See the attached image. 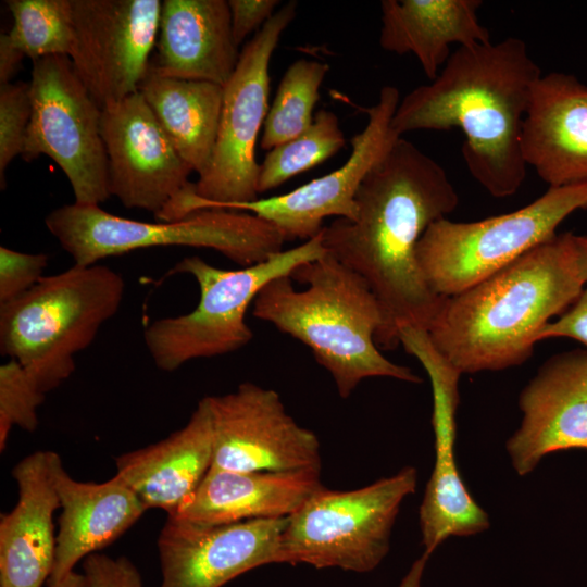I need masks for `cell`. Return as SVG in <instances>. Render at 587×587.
I'll list each match as a JSON object with an SVG mask.
<instances>
[{
    "instance_id": "1",
    "label": "cell",
    "mask_w": 587,
    "mask_h": 587,
    "mask_svg": "<svg viewBox=\"0 0 587 587\" xmlns=\"http://www.w3.org/2000/svg\"><path fill=\"white\" fill-rule=\"evenodd\" d=\"M458 203L442 166L399 137L360 185L355 217L323 227L326 252L360 275L379 302L384 327L375 338L378 347L398 346L401 326L427 330L438 312L445 297L424 278L416 246L428 226Z\"/></svg>"
},
{
    "instance_id": "2",
    "label": "cell",
    "mask_w": 587,
    "mask_h": 587,
    "mask_svg": "<svg viewBox=\"0 0 587 587\" xmlns=\"http://www.w3.org/2000/svg\"><path fill=\"white\" fill-rule=\"evenodd\" d=\"M541 75L520 38L458 47L434 80L400 100L391 127L399 137L460 128L473 178L495 198L513 196L526 176L521 133Z\"/></svg>"
},
{
    "instance_id": "3",
    "label": "cell",
    "mask_w": 587,
    "mask_h": 587,
    "mask_svg": "<svg viewBox=\"0 0 587 587\" xmlns=\"http://www.w3.org/2000/svg\"><path fill=\"white\" fill-rule=\"evenodd\" d=\"M585 284L575 234H560L445 297L427 333L461 374L520 365L532 355L539 330L573 304Z\"/></svg>"
},
{
    "instance_id": "4",
    "label": "cell",
    "mask_w": 587,
    "mask_h": 587,
    "mask_svg": "<svg viewBox=\"0 0 587 587\" xmlns=\"http://www.w3.org/2000/svg\"><path fill=\"white\" fill-rule=\"evenodd\" d=\"M252 314L302 344L347 399L369 377L421 383L411 369L384 357L375 338L384 314L367 283L327 252L273 279L253 301Z\"/></svg>"
},
{
    "instance_id": "5",
    "label": "cell",
    "mask_w": 587,
    "mask_h": 587,
    "mask_svg": "<svg viewBox=\"0 0 587 587\" xmlns=\"http://www.w3.org/2000/svg\"><path fill=\"white\" fill-rule=\"evenodd\" d=\"M124 292L122 275L98 263L42 276L0 304L1 354L16 360L45 394L58 388L74 373V357L117 313Z\"/></svg>"
},
{
    "instance_id": "6",
    "label": "cell",
    "mask_w": 587,
    "mask_h": 587,
    "mask_svg": "<svg viewBox=\"0 0 587 587\" xmlns=\"http://www.w3.org/2000/svg\"><path fill=\"white\" fill-rule=\"evenodd\" d=\"M45 224L74 264L88 266L105 258L151 247L211 249L236 264L249 266L283 250L282 233L246 211L203 209L175 221L142 222L121 217L100 205L65 204Z\"/></svg>"
},
{
    "instance_id": "7",
    "label": "cell",
    "mask_w": 587,
    "mask_h": 587,
    "mask_svg": "<svg viewBox=\"0 0 587 587\" xmlns=\"http://www.w3.org/2000/svg\"><path fill=\"white\" fill-rule=\"evenodd\" d=\"M325 253L320 233L295 248L238 270L215 267L198 255L184 258L167 276H192L200 289L199 302L189 313L159 319L146 327L143 340L154 364L173 372L191 360L241 349L253 337L246 313L262 288Z\"/></svg>"
},
{
    "instance_id": "8",
    "label": "cell",
    "mask_w": 587,
    "mask_h": 587,
    "mask_svg": "<svg viewBox=\"0 0 587 587\" xmlns=\"http://www.w3.org/2000/svg\"><path fill=\"white\" fill-rule=\"evenodd\" d=\"M297 2L289 1L245 45L223 87V104L208 167L157 216L175 221L191 212L259 199L255 145L268 112L270 62L292 23Z\"/></svg>"
},
{
    "instance_id": "9",
    "label": "cell",
    "mask_w": 587,
    "mask_h": 587,
    "mask_svg": "<svg viewBox=\"0 0 587 587\" xmlns=\"http://www.w3.org/2000/svg\"><path fill=\"white\" fill-rule=\"evenodd\" d=\"M587 208V182L548 190L516 211L476 222H434L416 246L428 286L441 297L457 295L557 236L559 225Z\"/></svg>"
},
{
    "instance_id": "10",
    "label": "cell",
    "mask_w": 587,
    "mask_h": 587,
    "mask_svg": "<svg viewBox=\"0 0 587 587\" xmlns=\"http://www.w3.org/2000/svg\"><path fill=\"white\" fill-rule=\"evenodd\" d=\"M416 486V469L405 466L354 490L321 487L287 519L279 563L373 571L388 553L400 507Z\"/></svg>"
},
{
    "instance_id": "11",
    "label": "cell",
    "mask_w": 587,
    "mask_h": 587,
    "mask_svg": "<svg viewBox=\"0 0 587 587\" xmlns=\"http://www.w3.org/2000/svg\"><path fill=\"white\" fill-rule=\"evenodd\" d=\"M32 115L22 157L47 155L66 175L76 204L100 205L111 197L101 136V107L67 55L33 61Z\"/></svg>"
},
{
    "instance_id": "12",
    "label": "cell",
    "mask_w": 587,
    "mask_h": 587,
    "mask_svg": "<svg viewBox=\"0 0 587 587\" xmlns=\"http://www.w3.org/2000/svg\"><path fill=\"white\" fill-rule=\"evenodd\" d=\"M213 436L210 469L237 472L321 471L317 436L287 412L277 391L245 382L205 396Z\"/></svg>"
},
{
    "instance_id": "13",
    "label": "cell",
    "mask_w": 587,
    "mask_h": 587,
    "mask_svg": "<svg viewBox=\"0 0 587 587\" xmlns=\"http://www.w3.org/2000/svg\"><path fill=\"white\" fill-rule=\"evenodd\" d=\"M75 47L71 60L102 108L139 91L157 45L159 0H72Z\"/></svg>"
},
{
    "instance_id": "14",
    "label": "cell",
    "mask_w": 587,
    "mask_h": 587,
    "mask_svg": "<svg viewBox=\"0 0 587 587\" xmlns=\"http://www.w3.org/2000/svg\"><path fill=\"white\" fill-rule=\"evenodd\" d=\"M398 337L425 369L432 385L435 463L420 507L422 542L430 555L449 537L486 530L489 519L466 489L455 463L460 371L438 351L426 329L405 325Z\"/></svg>"
},
{
    "instance_id": "15",
    "label": "cell",
    "mask_w": 587,
    "mask_h": 587,
    "mask_svg": "<svg viewBox=\"0 0 587 587\" xmlns=\"http://www.w3.org/2000/svg\"><path fill=\"white\" fill-rule=\"evenodd\" d=\"M400 102L399 90L384 86L378 101L365 109L367 123L351 138V153L337 170L287 193L232 203L214 209L246 211L273 224L285 241H307L317 236L326 217L353 220L355 196L371 168L399 138L391 127Z\"/></svg>"
},
{
    "instance_id": "16",
    "label": "cell",
    "mask_w": 587,
    "mask_h": 587,
    "mask_svg": "<svg viewBox=\"0 0 587 587\" xmlns=\"http://www.w3.org/2000/svg\"><path fill=\"white\" fill-rule=\"evenodd\" d=\"M100 129L109 191L125 208L147 210L155 216L189 185L192 168L139 91L102 108Z\"/></svg>"
},
{
    "instance_id": "17",
    "label": "cell",
    "mask_w": 587,
    "mask_h": 587,
    "mask_svg": "<svg viewBox=\"0 0 587 587\" xmlns=\"http://www.w3.org/2000/svg\"><path fill=\"white\" fill-rule=\"evenodd\" d=\"M287 519L204 525L167 517L158 538L160 587H222L248 571L279 563Z\"/></svg>"
},
{
    "instance_id": "18",
    "label": "cell",
    "mask_w": 587,
    "mask_h": 587,
    "mask_svg": "<svg viewBox=\"0 0 587 587\" xmlns=\"http://www.w3.org/2000/svg\"><path fill=\"white\" fill-rule=\"evenodd\" d=\"M523 419L507 441L515 472L524 476L552 452L587 449V350L552 357L520 395Z\"/></svg>"
},
{
    "instance_id": "19",
    "label": "cell",
    "mask_w": 587,
    "mask_h": 587,
    "mask_svg": "<svg viewBox=\"0 0 587 587\" xmlns=\"http://www.w3.org/2000/svg\"><path fill=\"white\" fill-rule=\"evenodd\" d=\"M521 150L549 187L587 182V86L552 72L534 85L523 121Z\"/></svg>"
},
{
    "instance_id": "20",
    "label": "cell",
    "mask_w": 587,
    "mask_h": 587,
    "mask_svg": "<svg viewBox=\"0 0 587 587\" xmlns=\"http://www.w3.org/2000/svg\"><path fill=\"white\" fill-rule=\"evenodd\" d=\"M51 471L62 510L54 565L47 582L49 587H54L80 560L122 536L147 509L116 475L103 483L76 480L54 451H51Z\"/></svg>"
},
{
    "instance_id": "21",
    "label": "cell",
    "mask_w": 587,
    "mask_h": 587,
    "mask_svg": "<svg viewBox=\"0 0 587 587\" xmlns=\"http://www.w3.org/2000/svg\"><path fill=\"white\" fill-rule=\"evenodd\" d=\"M15 507L0 517V587H41L54 565L53 513L60 508L51 451H36L12 470Z\"/></svg>"
},
{
    "instance_id": "22",
    "label": "cell",
    "mask_w": 587,
    "mask_h": 587,
    "mask_svg": "<svg viewBox=\"0 0 587 587\" xmlns=\"http://www.w3.org/2000/svg\"><path fill=\"white\" fill-rule=\"evenodd\" d=\"M157 55L150 70L164 77L209 82L224 87L240 51L226 0H164Z\"/></svg>"
},
{
    "instance_id": "23",
    "label": "cell",
    "mask_w": 587,
    "mask_h": 587,
    "mask_svg": "<svg viewBox=\"0 0 587 587\" xmlns=\"http://www.w3.org/2000/svg\"><path fill=\"white\" fill-rule=\"evenodd\" d=\"M323 484L321 471L237 472L210 469L170 519L204 525L289 517Z\"/></svg>"
},
{
    "instance_id": "24",
    "label": "cell",
    "mask_w": 587,
    "mask_h": 587,
    "mask_svg": "<svg viewBox=\"0 0 587 587\" xmlns=\"http://www.w3.org/2000/svg\"><path fill=\"white\" fill-rule=\"evenodd\" d=\"M213 436L201 399L184 427L115 460L116 476L147 510L162 509L172 517L195 492L211 467Z\"/></svg>"
},
{
    "instance_id": "25",
    "label": "cell",
    "mask_w": 587,
    "mask_h": 587,
    "mask_svg": "<svg viewBox=\"0 0 587 587\" xmlns=\"http://www.w3.org/2000/svg\"><path fill=\"white\" fill-rule=\"evenodd\" d=\"M479 0H383L379 45L399 55L413 53L429 80L451 55L450 47L490 42L479 23Z\"/></svg>"
},
{
    "instance_id": "26",
    "label": "cell",
    "mask_w": 587,
    "mask_h": 587,
    "mask_svg": "<svg viewBox=\"0 0 587 587\" xmlns=\"http://www.w3.org/2000/svg\"><path fill=\"white\" fill-rule=\"evenodd\" d=\"M139 92L183 160L198 175L204 172L216 140L223 87L164 77L149 68Z\"/></svg>"
},
{
    "instance_id": "27",
    "label": "cell",
    "mask_w": 587,
    "mask_h": 587,
    "mask_svg": "<svg viewBox=\"0 0 587 587\" xmlns=\"http://www.w3.org/2000/svg\"><path fill=\"white\" fill-rule=\"evenodd\" d=\"M13 24L0 41L33 61L50 55L71 58L75 47L72 0H9Z\"/></svg>"
},
{
    "instance_id": "28",
    "label": "cell",
    "mask_w": 587,
    "mask_h": 587,
    "mask_svg": "<svg viewBox=\"0 0 587 587\" xmlns=\"http://www.w3.org/2000/svg\"><path fill=\"white\" fill-rule=\"evenodd\" d=\"M328 71L327 63L308 59H299L288 66L263 125L260 142L263 150L298 137L312 125V113Z\"/></svg>"
},
{
    "instance_id": "29",
    "label": "cell",
    "mask_w": 587,
    "mask_h": 587,
    "mask_svg": "<svg viewBox=\"0 0 587 587\" xmlns=\"http://www.w3.org/2000/svg\"><path fill=\"white\" fill-rule=\"evenodd\" d=\"M346 145L337 115L321 109L298 137L271 149L259 164L258 192L263 193L332 158Z\"/></svg>"
},
{
    "instance_id": "30",
    "label": "cell",
    "mask_w": 587,
    "mask_h": 587,
    "mask_svg": "<svg viewBox=\"0 0 587 587\" xmlns=\"http://www.w3.org/2000/svg\"><path fill=\"white\" fill-rule=\"evenodd\" d=\"M46 394L14 359L0 366V450L7 448L13 426L34 432L38 426L37 409Z\"/></svg>"
},
{
    "instance_id": "31",
    "label": "cell",
    "mask_w": 587,
    "mask_h": 587,
    "mask_svg": "<svg viewBox=\"0 0 587 587\" xmlns=\"http://www.w3.org/2000/svg\"><path fill=\"white\" fill-rule=\"evenodd\" d=\"M32 115L29 83L0 85V182L5 187V171L22 154Z\"/></svg>"
},
{
    "instance_id": "32",
    "label": "cell",
    "mask_w": 587,
    "mask_h": 587,
    "mask_svg": "<svg viewBox=\"0 0 587 587\" xmlns=\"http://www.w3.org/2000/svg\"><path fill=\"white\" fill-rule=\"evenodd\" d=\"M49 262L45 253H24L0 247V304L21 296L43 276Z\"/></svg>"
},
{
    "instance_id": "33",
    "label": "cell",
    "mask_w": 587,
    "mask_h": 587,
    "mask_svg": "<svg viewBox=\"0 0 587 587\" xmlns=\"http://www.w3.org/2000/svg\"><path fill=\"white\" fill-rule=\"evenodd\" d=\"M83 570L84 587H143L138 569L126 557L91 553L84 559Z\"/></svg>"
},
{
    "instance_id": "34",
    "label": "cell",
    "mask_w": 587,
    "mask_h": 587,
    "mask_svg": "<svg viewBox=\"0 0 587 587\" xmlns=\"http://www.w3.org/2000/svg\"><path fill=\"white\" fill-rule=\"evenodd\" d=\"M233 38L239 45L276 13L279 0H228Z\"/></svg>"
},
{
    "instance_id": "35",
    "label": "cell",
    "mask_w": 587,
    "mask_h": 587,
    "mask_svg": "<svg viewBox=\"0 0 587 587\" xmlns=\"http://www.w3.org/2000/svg\"><path fill=\"white\" fill-rule=\"evenodd\" d=\"M565 337L587 348V288L559 319L547 323L537 335V342L547 338Z\"/></svg>"
},
{
    "instance_id": "36",
    "label": "cell",
    "mask_w": 587,
    "mask_h": 587,
    "mask_svg": "<svg viewBox=\"0 0 587 587\" xmlns=\"http://www.w3.org/2000/svg\"><path fill=\"white\" fill-rule=\"evenodd\" d=\"M24 58L20 51L0 41V85L10 83Z\"/></svg>"
},
{
    "instance_id": "37",
    "label": "cell",
    "mask_w": 587,
    "mask_h": 587,
    "mask_svg": "<svg viewBox=\"0 0 587 587\" xmlns=\"http://www.w3.org/2000/svg\"><path fill=\"white\" fill-rule=\"evenodd\" d=\"M428 559L429 555L425 552L416 559L402 578L399 587H421L422 577Z\"/></svg>"
},
{
    "instance_id": "38",
    "label": "cell",
    "mask_w": 587,
    "mask_h": 587,
    "mask_svg": "<svg viewBox=\"0 0 587 587\" xmlns=\"http://www.w3.org/2000/svg\"><path fill=\"white\" fill-rule=\"evenodd\" d=\"M575 245L580 270L587 284V236L575 235Z\"/></svg>"
},
{
    "instance_id": "39",
    "label": "cell",
    "mask_w": 587,
    "mask_h": 587,
    "mask_svg": "<svg viewBox=\"0 0 587 587\" xmlns=\"http://www.w3.org/2000/svg\"><path fill=\"white\" fill-rule=\"evenodd\" d=\"M54 587H84L83 574L73 571Z\"/></svg>"
}]
</instances>
